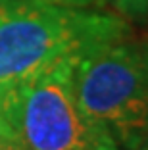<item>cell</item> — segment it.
<instances>
[{"instance_id": "obj_6", "label": "cell", "mask_w": 148, "mask_h": 150, "mask_svg": "<svg viewBox=\"0 0 148 150\" xmlns=\"http://www.w3.org/2000/svg\"><path fill=\"white\" fill-rule=\"evenodd\" d=\"M39 2L56 4V6H67V8H87V6L94 4L96 0H39Z\"/></svg>"}, {"instance_id": "obj_4", "label": "cell", "mask_w": 148, "mask_h": 150, "mask_svg": "<svg viewBox=\"0 0 148 150\" xmlns=\"http://www.w3.org/2000/svg\"><path fill=\"white\" fill-rule=\"evenodd\" d=\"M0 150H25V144L19 139L18 131L13 129L8 112L4 108L2 91H0Z\"/></svg>"}, {"instance_id": "obj_8", "label": "cell", "mask_w": 148, "mask_h": 150, "mask_svg": "<svg viewBox=\"0 0 148 150\" xmlns=\"http://www.w3.org/2000/svg\"><path fill=\"white\" fill-rule=\"evenodd\" d=\"M25 150H31V148H27V146H25Z\"/></svg>"}, {"instance_id": "obj_7", "label": "cell", "mask_w": 148, "mask_h": 150, "mask_svg": "<svg viewBox=\"0 0 148 150\" xmlns=\"http://www.w3.org/2000/svg\"><path fill=\"white\" fill-rule=\"evenodd\" d=\"M137 150H148V137L144 139L142 142H140V144H139V148H137Z\"/></svg>"}, {"instance_id": "obj_3", "label": "cell", "mask_w": 148, "mask_h": 150, "mask_svg": "<svg viewBox=\"0 0 148 150\" xmlns=\"http://www.w3.org/2000/svg\"><path fill=\"white\" fill-rule=\"evenodd\" d=\"M73 62H60L33 79L2 88L13 129L31 150H121L112 133L81 108Z\"/></svg>"}, {"instance_id": "obj_2", "label": "cell", "mask_w": 148, "mask_h": 150, "mask_svg": "<svg viewBox=\"0 0 148 150\" xmlns=\"http://www.w3.org/2000/svg\"><path fill=\"white\" fill-rule=\"evenodd\" d=\"M79 104L100 121L121 150L148 137V42L129 35L89 50L73 62Z\"/></svg>"}, {"instance_id": "obj_1", "label": "cell", "mask_w": 148, "mask_h": 150, "mask_svg": "<svg viewBox=\"0 0 148 150\" xmlns=\"http://www.w3.org/2000/svg\"><path fill=\"white\" fill-rule=\"evenodd\" d=\"M129 35L119 16L39 0H0V91Z\"/></svg>"}, {"instance_id": "obj_5", "label": "cell", "mask_w": 148, "mask_h": 150, "mask_svg": "<svg viewBox=\"0 0 148 150\" xmlns=\"http://www.w3.org/2000/svg\"><path fill=\"white\" fill-rule=\"evenodd\" d=\"M110 4L115 8L119 18L137 23L148 19V0H110Z\"/></svg>"}]
</instances>
